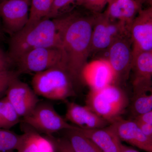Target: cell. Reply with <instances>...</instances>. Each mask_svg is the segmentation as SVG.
Returning a JSON list of instances; mask_svg holds the SVG:
<instances>
[{"mask_svg":"<svg viewBox=\"0 0 152 152\" xmlns=\"http://www.w3.org/2000/svg\"><path fill=\"white\" fill-rule=\"evenodd\" d=\"M97 14L74 12L64 16L61 49L64 64L75 87L82 83V73L91 53L93 26Z\"/></svg>","mask_w":152,"mask_h":152,"instance_id":"obj_1","label":"cell"},{"mask_svg":"<svg viewBox=\"0 0 152 152\" xmlns=\"http://www.w3.org/2000/svg\"><path fill=\"white\" fill-rule=\"evenodd\" d=\"M64 16L45 18L31 26L24 27L11 36L9 43L8 58L16 61L28 52L39 48L61 49V32Z\"/></svg>","mask_w":152,"mask_h":152,"instance_id":"obj_2","label":"cell"},{"mask_svg":"<svg viewBox=\"0 0 152 152\" xmlns=\"http://www.w3.org/2000/svg\"><path fill=\"white\" fill-rule=\"evenodd\" d=\"M31 84L38 96L51 100L65 101L76 95L75 84L62 66L34 74Z\"/></svg>","mask_w":152,"mask_h":152,"instance_id":"obj_3","label":"cell"},{"mask_svg":"<svg viewBox=\"0 0 152 152\" xmlns=\"http://www.w3.org/2000/svg\"><path fill=\"white\" fill-rule=\"evenodd\" d=\"M86 102V106L109 124L121 117L129 104L126 92L114 84L100 90H90Z\"/></svg>","mask_w":152,"mask_h":152,"instance_id":"obj_4","label":"cell"},{"mask_svg":"<svg viewBox=\"0 0 152 152\" xmlns=\"http://www.w3.org/2000/svg\"><path fill=\"white\" fill-rule=\"evenodd\" d=\"M22 122L40 134L47 136L77 127L69 124L57 113L51 103L45 101H39L31 113L23 118Z\"/></svg>","mask_w":152,"mask_h":152,"instance_id":"obj_5","label":"cell"},{"mask_svg":"<svg viewBox=\"0 0 152 152\" xmlns=\"http://www.w3.org/2000/svg\"><path fill=\"white\" fill-rule=\"evenodd\" d=\"M128 28L121 22L104 13L97 14L92 33L91 53L108 50L114 42L129 35Z\"/></svg>","mask_w":152,"mask_h":152,"instance_id":"obj_6","label":"cell"},{"mask_svg":"<svg viewBox=\"0 0 152 152\" xmlns=\"http://www.w3.org/2000/svg\"><path fill=\"white\" fill-rule=\"evenodd\" d=\"M15 63L18 65L16 72L18 75L36 74L58 66L65 68L62 51L58 48L34 49L23 55Z\"/></svg>","mask_w":152,"mask_h":152,"instance_id":"obj_7","label":"cell"},{"mask_svg":"<svg viewBox=\"0 0 152 152\" xmlns=\"http://www.w3.org/2000/svg\"><path fill=\"white\" fill-rule=\"evenodd\" d=\"M107 61L115 75V83L121 87L129 78L133 62L132 49L130 36L128 35L114 42L108 50Z\"/></svg>","mask_w":152,"mask_h":152,"instance_id":"obj_8","label":"cell"},{"mask_svg":"<svg viewBox=\"0 0 152 152\" xmlns=\"http://www.w3.org/2000/svg\"><path fill=\"white\" fill-rule=\"evenodd\" d=\"M133 57L139 53L152 52V7L140 9L129 28Z\"/></svg>","mask_w":152,"mask_h":152,"instance_id":"obj_9","label":"cell"},{"mask_svg":"<svg viewBox=\"0 0 152 152\" xmlns=\"http://www.w3.org/2000/svg\"><path fill=\"white\" fill-rule=\"evenodd\" d=\"M31 0H3L0 2V17L7 32L11 36L28 23Z\"/></svg>","mask_w":152,"mask_h":152,"instance_id":"obj_10","label":"cell"},{"mask_svg":"<svg viewBox=\"0 0 152 152\" xmlns=\"http://www.w3.org/2000/svg\"><path fill=\"white\" fill-rule=\"evenodd\" d=\"M6 94L9 102L23 118L31 113L40 101L33 89L18 77L11 80Z\"/></svg>","mask_w":152,"mask_h":152,"instance_id":"obj_11","label":"cell"},{"mask_svg":"<svg viewBox=\"0 0 152 152\" xmlns=\"http://www.w3.org/2000/svg\"><path fill=\"white\" fill-rule=\"evenodd\" d=\"M133 96L152 92V52L139 53L133 57Z\"/></svg>","mask_w":152,"mask_h":152,"instance_id":"obj_12","label":"cell"},{"mask_svg":"<svg viewBox=\"0 0 152 152\" xmlns=\"http://www.w3.org/2000/svg\"><path fill=\"white\" fill-rule=\"evenodd\" d=\"M121 141L147 152H152V139L145 135L133 120H126L121 117L109 124Z\"/></svg>","mask_w":152,"mask_h":152,"instance_id":"obj_13","label":"cell"},{"mask_svg":"<svg viewBox=\"0 0 152 152\" xmlns=\"http://www.w3.org/2000/svg\"><path fill=\"white\" fill-rule=\"evenodd\" d=\"M82 82L90 90H98L115 83L113 71L107 60H95L87 63L82 73Z\"/></svg>","mask_w":152,"mask_h":152,"instance_id":"obj_14","label":"cell"},{"mask_svg":"<svg viewBox=\"0 0 152 152\" xmlns=\"http://www.w3.org/2000/svg\"><path fill=\"white\" fill-rule=\"evenodd\" d=\"M65 102L66 105L65 119L75 126L85 129H93L105 127L110 124L87 106H81L67 100Z\"/></svg>","mask_w":152,"mask_h":152,"instance_id":"obj_15","label":"cell"},{"mask_svg":"<svg viewBox=\"0 0 152 152\" xmlns=\"http://www.w3.org/2000/svg\"><path fill=\"white\" fill-rule=\"evenodd\" d=\"M23 133L20 135L18 152H56L48 137L42 136L28 125L23 123Z\"/></svg>","mask_w":152,"mask_h":152,"instance_id":"obj_16","label":"cell"},{"mask_svg":"<svg viewBox=\"0 0 152 152\" xmlns=\"http://www.w3.org/2000/svg\"><path fill=\"white\" fill-rule=\"evenodd\" d=\"M77 129L94 142L103 152H120L122 143L110 125L99 129H85L78 127Z\"/></svg>","mask_w":152,"mask_h":152,"instance_id":"obj_17","label":"cell"},{"mask_svg":"<svg viewBox=\"0 0 152 152\" xmlns=\"http://www.w3.org/2000/svg\"><path fill=\"white\" fill-rule=\"evenodd\" d=\"M107 5L104 13L110 18L121 22L129 30L141 9L140 4L136 0H110Z\"/></svg>","mask_w":152,"mask_h":152,"instance_id":"obj_18","label":"cell"},{"mask_svg":"<svg viewBox=\"0 0 152 152\" xmlns=\"http://www.w3.org/2000/svg\"><path fill=\"white\" fill-rule=\"evenodd\" d=\"M75 129L63 131L75 152H103L90 139Z\"/></svg>","mask_w":152,"mask_h":152,"instance_id":"obj_19","label":"cell"},{"mask_svg":"<svg viewBox=\"0 0 152 152\" xmlns=\"http://www.w3.org/2000/svg\"><path fill=\"white\" fill-rule=\"evenodd\" d=\"M55 0H31L29 17L25 27L31 26L48 18Z\"/></svg>","mask_w":152,"mask_h":152,"instance_id":"obj_20","label":"cell"},{"mask_svg":"<svg viewBox=\"0 0 152 152\" xmlns=\"http://www.w3.org/2000/svg\"><path fill=\"white\" fill-rule=\"evenodd\" d=\"M20 117L5 97L0 100V129L10 130L18 124Z\"/></svg>","mask_w":152,"mask_h":152,"instance_id":"obj_21","label":"cell"},{"mask_svg":"<svg viewBox=\"0 0 152 152\" xmlns=\"http://www.w3.org/2000/svg\"><path fill=\"white\" fill-rule=\"evenodd\" d=\"M152 111V94L133 96L130 112L133 119L139 115Z\"/></svg>","mask_w":152,"mask_h":152,"instance_id":"obj_22","label":"cell"},{"mask_svg":"<svg viewBox=\"0 0 152 152\" xmlns=\"http://www.w3.org/2000/svg\"><path fill=\"white\" fill-rule=\"evenodd\" d=\"M20 135L10 130L0 129V152L16 150L20 142Z\"/></svg>","mask_w":152,"mask_h":152,"instance_id":"obj_23","label":"cell"},{"mask_svg":"<svg viewBox=\"0 0 152 152\" xmlns=\"http://www.w3.org/2000/svg\"><path fill=\"white\" fill-rule=\"evenodd\" d=\"M83 1V0H55L47 18H57L59 15L60 12L70 5L71 4L76 3L78 5L80 6Z\"/></svg>","mask_w":152,"mask_h":152,"instance_id":"obj_24","label":"cell"},{"mask_svg":"<svg viewBox=\"0 0 152 152\" xmlns=\"http://www.w3.org/2000/svg\"><path fill=\"white\" fill-rule=\"evenodd\" d=\"M110 0H83L80 6L87 10L96 13H101Z\"/></svg>","mask_w":152,"mask_h":152,"instance_id":"obj_25","label":"cell"},{"mask_svg":"<svg viewBox=\"0 0 152 152\" xmlns=\"http://www.w3.org/2000/svg\"><path fill=\"white\" fill-rule=\"evenodd\" d=\"M47 136L53 144L56 152H75L69 142L64 137L56 138L53 135Z\"/></svg>","mask_w":152,"mask_h":152,"instance_id":"obj_26","label":"cell"},{"mask_svg":"<svg viewBox=\"0 0 152 152\" xmlns=\"http://www.w3.org/2000/svg\"><path fill=\"white\" fill-rule=\"evenodd\" d=\"M18 75L17 72L9 71L8 69L0 72V97L6 94L11 80Z\"/></svg>","mask_w":152,"mask_h":152,"instance_id":"obj_27","label":"cell"},{"mask_svg":"<svg viewBox=\"0 0 152 152\" xmlns=\"http://www.w3.org/2000/svg\"><path fill=\"white\" fill-rule=\"evenodd\" d=\"M133 120L138 122L152 125V111L139 115Z\"/></svg>","mask_w":152,"mask_h":152,"instance_id":"obj_28","label":"cell"},{"mask_svg":"<svg viewBox=\"0 0 152 152\" xmlns=\"http://www.w3.org/2000/svg\"><path fill=\"white\" fill-rule=\"evenodd\" d=\"M135 122L144 134L149 138L152 139V125Z\"/></svg>","mask_w":152,"mask_h":152,"instance_id":"obj_29","label":"cell"},{"mask_svg":"<svg viewBox=\"0 0 152 152\" xmlns=\"http://www.w3.org/2000/svg\"><path fill=\"white\" fill-rule=\"evenodd\" d=\"M120 152H139L137 150L134 149L132 148L126 146L125 145L122 144L120 148Z\"/></svg>","mask_w":152,"mask_h":152,"instance_id":"obj_30","label":"cell"},{"mask_svg":"<svg viewBox=\"0 0 152 152\" xmlns=\"http://www.w3.org/2000/svg\"><path fill=\"white\" fill-rule=\"evenodd\" d=\"M0 62H10L8 58L3 53L2 51L1 50V49H0Z\"/></svg>","mask_w":152,"mask_h":152,"instance_id":"obj_31","label":"cell"},{"mask_svg":"<svg viewBox=\"0 0 152 152\" xmlns=\"http://www.w3.org/2000/svg\"><path fill=\"white\" fill-rule=\"evenodd\" d=\"M136 1L140 5L143 2L147 1V2L148 3L152 6V0H136Z\"/></svg>","mask_w":152,"mask_h":152,"instance_id":"obj_32","label":"cell"},{"mask_svg":"<svg viewBox=\"0 0 152 152\" xmlns=\"http://www.w3.org/2000/svg\"><path fill=\"white\" fill-rule=\"evenodd\" d=\"M13 152V151H9V152Z\"/></svg>","mask_w":152,"mask_h":152,"instance_id":"obj_33","label":"cell"},{"mask_svg":"<svg viewBox=\"0 0 152 152\" xmlns=\"http://www.w3.org/2000/svg\"><path fill=\"white\" fill-rule=\"evenodd\" d=\"M0 34H1V33H0Z\"/></svg>","mask_w":152,"mask_h":152,"instance_id":"obj_34","label":"cell"},{"mask_svg":"<svg viewBox=\"0 0 152 152\" xmlns=\"http://www.w3.org/2000/svg\"><path fill=\"white\" fill-rule=\"evenodd\" d=\"M3 1V0H1V1Z\"/></svg>","mask_w":152,"mask_h":152,"instance_id":"obj_35","label":"cell"}]
</instances>
